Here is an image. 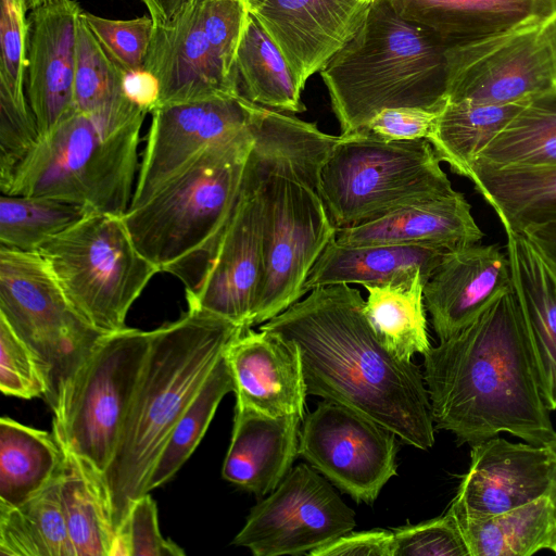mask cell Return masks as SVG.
<instances>
[{"mask_svg": "<svg viewBox=\"0 0 556 556\" xmlns=\"http://www.w3.org/2000/svg\"><path fill=\"white\" fill-rule=\"evenodd\" d=\"M260 330L298 350L307 394L358 412L408 445H433L424 376L412 361L397 358L381 342L357 289L344 283L314 288Z\"/></svg>", "mask_w": 556, "mask_h": 556, "instance_id": "obj_1", "label": "cell"}, {"mask_svg": "<svg viewBox=\"0 0 556 556\" xmlns=\"http://www.w3.org/2000/svg\"><path fill=\"white\" fill-rule=\"evenodd\" d=\"M424 356L433 422L458 444L501 432L535 445L555 437L513 287Z\"/></svg>", "mask_w": 556, "mask_h": 556, "instance_id": "obj_2", "label": "cell"}, {"mask_svg": "<svg viewBox=\"0 0 556 556\" xmlns=\"http://www.w3.org/2000/svg\"><path fill=\"white\" fill-rule=\"evenodd\" d=\"M245 329L188 307L177 320L151 330L135 395L103 475L116 531L132 502L148 493V479L175 425L228 345Z\"/></svg>", "mask_w": 556, "mask_h": 556, "instance_id": "obj_3", "label": "cell"}, {"mask_svg": "<svg viewBox=\"0 0 556 556\" xmlns=\"http://www.w3.org/2000/svg\"><path fill=\"white\" fill-rule=\"evenodd\" d=\"M446 49L388 0H372L356 33L319 72L341 135L364 128L384 109L441 111L447 101Z\"/></svg>", "mask_w": 556, "mask_h": 556, "instance_id": "obj_4", "label": "cell"}, {"mask_svg": "<svg viewBox=\"0 0 556 556\" xmlns=\"http://www.w3.org/2000/svg\"><path fill=\"white\" fill-rule=\"evenodd\" d=\"M330 148L280 136L257 138L245 172L263 207L264 273L251 324H264L305 294L309 270L337 228L318 193Z\"/></svg>", "mask_w": 556, "mask_h": 556, "instance_id": "obj_5", "label": "cell"}, {"mask_svg": "<svg viewBox=\"0 0 556 556\" xmlns=\"http://www.w3.org/2000/svg\"><path fill=\"white\" fill-rule=\"evenodd\" d=\"M251 128L214 144L123 218L137 249L186 292L202 281L237 204Z\"/></svg>", "mask_w": 556, "mask_h": 556, "instance_id": "obj_6", "label": "cell"}, {"mask_svg": "<svg viewBox=\"0 0 556 556\" xmlns=\"http://www.w3.org/2000/svg\"><path fill=\"white\" fill-rule=\"evenodd\" d=\"M140 129L110 134L76 111L39 137L1 193L49 197L123 216L135 190Z\"/></svg>", "mask_w": 556, "mask_h": 556, "instance_id": "obj_7", "label": "cell"}, {"mask_svg": "<svg viewBox=\"0 0 556 556\" xmlns=\"http://www.w3.org/2000/svg\"><path fill=\"white\" fill-rule=\"evenodd\" d=\"M427 139L386 140L365 129L340 135L321 167L318 193L337 229L455 190Z\"/></svg>", "mask_w": 556, "mask_h": 556, "instance_id": "obj_8", "label": "cell"}, {"mask_svg": "<svg viewBox=\"0 0 556 556\" xmlns=\"http://www.w3.org/2000/svg\"><path fill=\"white\" fill-rule=\"evenodd\" d=\"M123 216L89 212L38 250L73 307L104 334L127 327L130 307L160 273Z\"/></svg>", "mask_w": 556, "mask_h": 556, "instance_id": "obj_9", "label": "cell"}, {"mask_svg": "<svg viewBox=\"0 0 556 556\" xmlns=\"http://www.w3.org/2000/svg\"><path fill=\"white\" fill-rule=\"evenodd\" d=\"M0 316L42 364L54 412L105 334L73 307L38 252L0 247Z\"/></svg>", "mask_w": 556, "mask_h": 556, "instance_id": "obj_10", "label": "cell"}, {"mask_svg": "<svg viewBox=\"0 0 556 556\" xmlns=\"http://www.w3.org/2000/svg\"><path fill=\"white\" fill-rule=\"evenodd\" d=\"M151 331L105 334L53 412L60 445L104 475L116 451L150 348Z\"/></svg>", "mask_w": 556, "mask_h": 556, "instance_id": "obj_11", "label": "cell"}, {"mask_svg": "<svg viewBox=\"0 0 556 556\" xmlns=\"http://www.w3.org/2000/svg\"><path fill=\"white\" fill-rule=\"evenodd\" d=\"M247 15L243 0H193L154 27L144 68L160 83L157 106L241 94L236 54Z\"/></svg>", "mask_w": 556, "mask_h": 556, "instance_id": "obj_12", "label": "cell"}, {"mask_svg": "<svg viewBox=\"0 0 556 556\" xmlns=\"http://www.w3.org/2000/svg\"><path fill=\"white\" fill-rule=\"evenodd\" d=\"M446 100L508 104L556 89L545 22L447 47Z\"/></svg>", "mask_w": 556, "mask_h": 556, "instance_id": "obj_13", "label": "cell"}, {"mask_svg": "<svg viewBox=\"0 0 556 556\" xmlns=\"http://www.w3.org/2000/svg\"><path fill=\"white\" fill-rule=\"evenodd\" d=\"M354 528L353 509L326 479L300 464L251 509L232 544L255 556L309 555Z\"/></svg>", "mask_w": 556, "mask_h": 556, "instance_id": "obj_14", "label": "cell"}, {"mask_svg": "<svg viewBox=\"0 0 556 556\" xmlns=\"http://www.w3.org/2000/svg\"><path fill=\"white\" fill-rule=\"evenodd\" d=\"M395 434L333 401L305 417L299 454L356 502L371 504L396 475Z\"/></svg>", "mask_w": 556, "mask_h": 556, "instance_id": "obj_15", "label": "cell"}, {"mask_svg": "<svg viewBox=\"0 0 556 556\" xmlns=\"http://www.w3.org/2000/svg\"><path fill=\"white\" fill-rule=\"evenodd\" d=\"M251 104L238 94L154 109L129 207L146 202L214 144L248 131Z\"/></svg>", "mask_w": 556, "mask_h": 556, "instance_id": "obj_16", "label": "cell"}, {"mask_svg": "<svg viewBox=\"0 0 556 556\" xmlns=\"http://www.w3.org/2000/svg\"><path fill=\"white\" fill-rule=\"evenodd\" d=\"M263 273L262 201L256 180L244 172L237 204L210 266L200 285L186 292L188 307L251 328Z\"/></svg>", "mask_w": 556, "mask_h": 556, "instance_id": "obj_17", "label": "cell"}, {"mask_svg": "<svg viewBox=\"0 0 556 556\" xmlns=\"http://www.w3.org/2000/svg\"><path fill=\"white\" fill-rule=\"evenodd\" d=\"M470 446V467L447 509L455 517L485 518L547 496L554 458L546 445L496 435Z\"/></svg>", "mask_w": 556, "mask_h": 556, "instance_id": "obj_18", "label": "cell"}, {"mask_svg": "<svg viewBox=\"0 0 556 556\" xmlns=\"http://www.w3.org/2000/svg\"><path fill=\"white\" fill-rule=\"evenodd\" d=\"M288 62L298 84L320 72L361 26L367 0H243Z\"/></svg>", "mask_w": 556, "mask_h": 556, "instance_id": "obj_19", "label": "cell"}, {"mask_svg": "<svg viewBox=\"0 0 556 556\" xmlns=\"http://www.w3.org/2000/svg\"><path fill=\"white\" fill-rule=\"evenodd\" d=\"M77 2L64 0L28 14L26 94L40 136L76 112Z\"/></svg>", "mask_w": 556, "mask_h": 556, "instance_id": "obj_20", "label": "cell"}, {"mask_svg": "<svg viewBox=\"0 0 556 556\" xmlns=\"http://www.w3.org/2000/svg\"><path fill=\"white\" fill-rule=\"evenodd\" d=\"M513 287L507 254L472 244L450 252L424 287L426 309L440 341L466 327Z\"/></svg>", "mask_w": 556, "mask_h": 556, "instance_id": "obj_21", "label": "cell"}, {"mask_svg": "<svg viewBox=\"0 0 556 556\" xmlns=\"http://www.w3.org/2000/svg\"><path fill=\"white\" fill-rule=\"evenodd\" d=\"M237 404L279 417L303 416L306 389L298 350L279 337L245 329L225 351Z\"/></svg>", "mask_w": 556, "mask_h": 556, "instance_id": "obj_22", "label": "cell"}, {"mask_svg": "<svg viewBox=\"0 0 556 556\" xmlns=\"http://www.w3.org/2000/svg\"><path fill=\"white\" fill-rule=\"evenodd\" d=\"M483 233L458 191L393 210L368 222L337 229L341 245L396 244L442 247L477 244Z\"/></svg>", "mask_w": 556, "mask_h": 556, "instance_id": "obj_23", "label": "cell"}, {"mask_svg": "<svg viewBox=\"0 0 556 556\" xmlns=\"http://www.w3.org/2000/svg\"><path fill=\"white\" fill-rule=\"evenodd\" d=\"M302 418L300 415L273 417L236 405L223 478L257 496L274 491L299 454Z\"/></svg>", "mask_w": 556, "mask_h": 556, "instance_id": "obj_24", "label": "cell"}, {"mask_svg": "<svg viewBox=\"0 0 556 556\" xmlns=\"http://www.w3.org/2000/svg\"><path fill=\"white\" fill-rule=\"evenodd\" d=\"M388 1L403 18L447 47L543 23L556 11V0Z\"/></svg>", "mask_w": 556, "mask_h": 556, "instance_id": "obj_25", "label": "cell"}, {"mask_svg": "<svg viewBox=\"0 0 556 556\" xmlns=\"http://www.w3.org/2000/svg\"><path fill=\"white\" fill-rule=\"evenodd\" d=\"M452 251L427 245H341L332 239L309 270L304 291L328 285L380 286L417 274L429 278Z\"/></svg>", "mask_w": 556, "mask_h": 556, "instance_id": "obj_26", "label": "cell"}, {"mask_svg": "<svg viewBox=\"0 0 556 556\" xmlns=\"http://www.w3.org/2000/svg\"><path fill=\"white\" fill-rule=\"evenodd\" d=\"M513 289L534 353L541 390L556 409V278L522 233L506 231Z\"/></svg>", "mask_w": 556, "mask_h": 556, "instance_id": "obj_27", "label": "cell"}, {"mask_svg": "<svg viewBox=\"0 0 556 556\" xmlns=\"http://www.w3.org/2000/svg\"><path fill=\"white\" fill-rule=\"evenodd\" d=\"M0 1V154L17 160L40 136L26 94L28 10L24 0Z\"/></svg>", "mask_w": 556, "mask_h": 556, "instance_id": "obj_28", "label": "cell"}, {"mask_svg": "<svg viewBox=\"0 0 556 556\" xmlns=\"http://www.w3.org/2000/svg\"><path fill=\"white\" fill-rule=\"evenodd\" d=\"M81 14V13H80ZM125 73L111 60L79 15L77 26L75 109L106 132L141 128L147 112L124 90Z\"/></svg>", "mask_w": 556, "mask_h": 556, "instance_id": "obj_29", "label": "cell"}, {"mask_svg": "<svg viewBox=\"0 0 556 556\" xmlns=\"http://www.w3.org/2000/svg\"><path fill=\"white\" fill-rule=\"evenodd\" d=\"M477 191L489 202L506 231L556 217V167H498L473 162L468 170Z\"/></svg>", "mask_w": 556, "mask_h": 556, "instance_id": "obj_30", "label": "cell"}, {"mask_svg": "<svg viewBox=\"0 0 556 556\" xmlns=\"http://www.w3.org/2000/svg\"><path fill=\"white\" fill-rule=\"evenodd\" d=\"M62 450L59 496L74 556H111L116 529L103 477L84 459Z\"/></svg>", "mask_w": 556, "mask_h": 556, "instance_id": "obj_31", "label": "cell"}, {"mask_svg": "<svg viewBox=\"0 0 556 556\" xmlns=\"http://www.w3.org/2000/svg\"><path fill=\"white\" fill-rule=\"evenodd\" d=\"M64 452L54 434L0 419V506L15 507L59 479Z\"/></svg>", "mask_w": 556, "mask_h": 556, "instance_id": "obj_32", "label": "cell"}, {"mask_svg": "<svg viewBox=\"0 0 556 556\" xmlns=\"http://www.w3.org/2000/svg\"><path fill=\"white\" fill-rule=\"evenodd\" d=\"M240 91L248 100L279 112L302 113L303 89L279 48L248 12L236 54Z\"/></svg>", "mask_w": 556, "mask_h": 556, "instance_id": "obj_33", "label": "cell"}, {"mask_svg": "<svg viewBox=\"0 0 556 556\" xmlns=\"http://www.w3.org/2000/svg\"><path fill=\"white\" fill-rule=\"evenodd\" d=\"M455 519L469 556H530L547 549L556 527V515L547 496L485 518Z\"/></svg>", "mask_w": 556, "mask_h": 556, "instance_id": "obj_34", "label": "cell"}, {"mask_svg": "<svg viewBox=\"0 0 556 556\" xmlns=\"http://www.w3.org/2000/svg\"><path fill=\"white\" fill-rule=\"evenodd\" d=\"M427 280L417 274L401 282L364 287L368 320L386 348L403 361H412L416 353L426 354L431 346L424 301Z\"/></svg>", "mask_w": 556, "mask_h": 556, "instance_id": "obj_35", "label": "cell"}, {"mask_svg": "<svg viewBox=\"0 0 556 556\" xmlns=\"http://www.w3.org/2000/svg\"><path fill=\"white\" fill-rule=\"evenodd\" d=\"M528 101L508 104L446 101L428 141L440 161L447 163L452 172L467 177L469 167L479 153Z\"/></svg>", "mask_w": 556, "mask_h": 556, "instance_id": "obj_36", "label": "cell"}, {"mask_svg": "<svg viewBox=\"0 0 556 556\" xmlns=\"http://www.w3.org/2000/svg\"><path fill=\"white\" fill-rule=\"evenodd\" d=\"M473 162L498 167H556V89L529 100Z\"/></svg>", "mask_w": 556, "mask_h": 556, "instance_id": "obj_37", "label": "cell"}, {"mask_svg": "<svg viewBox=\"0 0 556 556\" xmlns=\"http://www.w3.org/2000/svg\"><path fill=\"white\" fill-rule=\"evenodd\" d=\"M0 555L74 556L59 479L18 506H0Z\"/></svg>", "mask_w": 556, "mask_h": 556, "instance_id": "obj_38", "label": "cell"}, {"mask_svg": "<svg viewBox=\"0 0 556 556\" xmlns=\"http://www.w3.org/2000/svg\"><path fill=\"white\" fill-rule=\"evenodd\" d=\"M231 391L233 381L224 353L172 430L148 479V493L169 481L191 456L220 401Z\"/></svg>", "mask_w": 556, "mask_h": 556, "instance_id": "obj_39", "label": "cell"}, {"mask_svg": "<svg viewBox=\"0 0 556 556\" xmlns=\"http://www.w3.org/2000/svg\"><path fill=\"white\" fill-rule=\"evenodd\" d=\"M85 206L42 195L0 197V247L38 252L87 213Z\"/></svg>", "mask_w": 556, "mask_h": 556, "instance_id": "obj_40", "label": "cell"}, {"mask_svg": "<svg viewBox=\"0 0 556 556\" xmlns=\"http://www.w3.org/2000/svg\"><path fill=\"white\" fill-rule=\"evenodd\" d=\"M80 16L124 73L144 68L155 27L151 16L111 20L88 12H81Z\"/></svg>", "mask_w": 556, "mask_h": 556, "instance_id": "obj_41", "label": "cell"}, {"mask_svg": "<svg viewBox=\"0 0 556 556\" xmlns=\"http://www.w3.org/2000/svg\"><path fill=\"white\" fill-rule=\"evenodd\" d=\"M0 390L21 399L43 397L48 393L45 368L30 348L0 316Z\"/></svg>", "mask_w": 556, "mask_h": 556, "instance_id": "obj_42", "label": "cell"}, {"mask_svg": "<svg viewBox=\"0 0 556 556\" xmlns=\"http://www.w3.org/2000/svg\"><path fill=\"white\" fill-rule=\"evenodd\" d=\"M181 555L185 551L161 534L156 504L149 493L135 500L116 531L111 556Z\"/></svg>", "mask_w": 556, "mask_h": 556, "instance_id": "obj_43", "label": "cell"}, {"mask_svg": "<svg viewBox=\"0 0 556 556\" xmlns=\"http://www.w3.org/2000/svg\"><path fill=\"white\" fill-rule=\"evenodd\" d=\"M392 532L393 556H469L458 522L450 511Z\"/></svg>", "mask_w": 556, "mask_h": 556, "instance_id": "obj_44", "label": "cell"}, {"mask_svg": "<svg viewBox=\"0 0 556 556\" xmlns=\"http://www.w3.org/2000/svg\"><path fill=\"white\" fill-rule=\"evenodd\" d=\"M440 112L422 108L384 109L362 129L386 140H429Z\"/></svg>", "mask_w": 556, "mask_h": 556, "instance_id": "obj_45", "label": "cell"}, {"mask_svg": "<svg viewBox=\"0 0 556 556\" xmlns=\"http://www.w3.org/2000/svg\"><path fill=\"white\" fill-rule=\"evenodd\" d=\"M311 556H393V532L388 530L350 531Z\"/></svg>", "mask_w": 556, "mask_h": 556, "instance_id": "obj_46", "label": "cell"}, {"mask_svg": "<svg viewBox=\"0 0 556 556\" xmlns=\"http://www.w3.org/2000/svg\"><path fill=\"white\" fill-rule=\"evenodd\" d=\"M124 90L127 98L147 113H151L159 104L160 83L146 68L125 73Z\"/></svg>", "mask_w": 556, "mask_h": 556, "instance_id": "obj_47", "label": "cell"}, {"mask_svg": "<svg viewBox=\"0 0 556 556\" xmlns=\"http://www.w3.org/2000/svg\"><path fill=\"white\" fill-rule=\"evenodd\" d=\"M521 233L556 278V217L530 225Z\"/></svg>", "mask_w": 556, "mask_h": 556, "instance_id": "obj_48", "label": "cell"}, {"mask_svg": "<svg viewBox=\"0 0 556 556\" xmlns=\"http://www.w3.org/2000/svg\"><path fill=\"white\" fill-rule=\"evenodd\" d=\"M546 446L549 448V451L553 454L554 458V469H553V477H552V483L549 491L547 493V497L549 500V503L553 506L554 513L556 515V434L555 437L546 444Z\"/></svg>", "mask_w": 556, "mask_h": 556, "instance_id": "obj_49", "label": "cell"}, {"mask_svg": "<svg viewBox=\"0 0 556 556\" xmlns=\"http://www.w3.org/2000/svg\"><path fill=\"white\" fill-rule=\"evenodd\" d=\"M545 27L552 43V48L554 51L555 60H556V11L551 15L548 20L545 21Z\"/></svg>", "mask_w": 556, "mask_h": 556, "instance_id": "obj_50", "label": "cell"}, {"mask_svg": "<svg viewBox=\"0 0 556 556\" xmlns=\"http://www.w3.org/2000/svg\"><path fill=\"white\" fill-rule=\"evenodd\" d=\"M61 1H64V0H24L28 11L35 10L42 5L58 3Z\"/></svg>", "mask_w": 556, "mask_h": 556, "instance_id": "obj_51", "label": "cell"}, {"mask_svg": "<svg viewBox=\"0 0 556 556\" xmlns=\"http://www.w3.org/2000/svg\"><path fill=\"white\" fill-rule=\"evenodd\" d=\"M547 549H549L556 554V527H555L553 534L551 536V540L548 542Z\"/></svg>", "mask_w": 556, "mask_h": 556, "instance_id": "obj_52", "label": "cell"}, {"mask_svg": "<svg viewBox=\"0 0 556 556\" xmlns=\"http://www.w3.org/2000/svg\"><path fill=\"white\" fill-rule=\"evenodd\" d=\"M367 1H372V0H367Z\"/></svg>", "mask_w": 556, "mask_h": 556, "instance_id": "obj_53", "label": "cell"}]
</instances>
